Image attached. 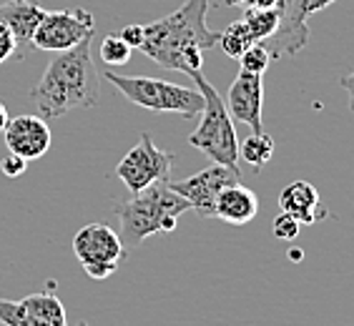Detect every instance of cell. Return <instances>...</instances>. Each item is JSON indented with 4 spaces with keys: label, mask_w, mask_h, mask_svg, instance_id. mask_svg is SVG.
Returning a JSON list of instances; mask_svg holds the SVG:
<instances>
[{
    "label": "cell",
    "mask_w": 354,
    "mask_h": 326,
    "mask_svg": "<svg viewBox=\"0 0 354 326\" xmlns=\"http://www.w3.org/2000/svg\"><path fill=\"white\" fill-rule=\"evenodd\" d=\"M118 35H121V41L126 43L131 50H133V48H141V43H143V26H138V23H131V26L121 28V30H118Z\"/></svg>",
    "instance_id": "26"
},
{
    "label": "cell",
    "mask_w": 354,
    "mask_h": 326,
    "mask_svg": "<svg viewBox=\"0 0 354 326\" xmlns=\"http://www.w3.org/2000/svg\"><path fill=\"white\" fill-rule=\"evenodd\" d=\"M95 33V18L86 8L46 10L41 26L35 28L30 46L46 53H63L78 43L91 41Z\"/></svg>",
    "instance_id": "7"
},
{
    "label": "cell",
    "mask_w": 354,
    "mask_h": 326,
    "mask_svg": "<svg viewBox=\"0 0 354 326\" xmlns=\"http://www.w3.org/2000/svg\"><path fill=\"white\" fill-rule=\"evenodd\" d=\"M191 78L196 83L198 93L204 95V111H201L198 128L189 136V143L201 153H206L214 163L239 171V141L224 98L216 93L212 83L206 81L201 70L191 73Z\"/></svg>",
    "instance_id": "4"
},
{
    "label": "cell",
    "mask_w": 354,
    "mask_h": 326,
    "mask_svg": "<svg viewBox=\"0 0 354 326\" xmlns=\"http://www.w3.org/2000/svg\"><path fill=\"white\" fill-rule=\"evenodd\" d=\"M269 63H272V55H269V50H266L261 43H254V46H249L241 53V58H239V66H241V70H246V73H254V75H264L266 70H269Z\"/></svg>",
    "instance_id": "21"
},
{
    "label": "cell",
    "mask_w": 354,
    "mask_h": 326,
    "mask_svg": "<svg viewBox=\"0 0 354 326\" xmlns=\"http://www.w3.org/2000/svg\"><path fill=\"white\" fill-rule=\"evenodd\" d=\"M274 148H277V143H274L272 136H266L264 131L261 133H252L239 146V161H246L254 169H261V166L272 161Z\"/></svg>",
    "instance_id": "17"
},
{
    "label": "cell",
    "mask_w": 354,
    "mask_h": 326,
    "mask_svg": "<svg viewBox=\"0 0 354 326\" xmlns=\"http://www.w3.org/2000/svg\"><path fill=\"white\" fill-rule=\"evenodd\" d=\"M0 324L3 326H46L35 319V316H30V314L23 309L21 301H8V299H0Z\"/></svg>",
    "instance_id": "22"
},
{
    "label": "cell",
    "mask_w": 354,
    "mask_h": 326,
    "mask_svg": "<svg viewBox=\"0 0 354 326\" xmlns=\"http://www.w3.org/2000/svg\"><path fill=\"white\" fill-rule=\"evenodd\" d=\"M103 75L118 93L146 111L176 113L181 118L201 116L204 111V95L196 88H186L161 78H146V75H118L113 70H106Z\"/></svg>",
    "instance_id": "5"
},
{
    "label": "cell",
    "mask_w": 354,
    "mask_h": 326,
    "mask_svg": "<svg viewBox=\"0 0 354 326\" xmlns=\"http://www.w3.org/2000/svg\"><path fill=\"white\" fill-rule=\"evenodd\" d=\"M101 61L106 66H126L131 61V48L121 41L118 33H111L101 43Z\"/></svg>",
    "instance_id": "20"
},
{
    "label": "cell",
    "mask_w": 354,
    "mask_h": 326,
    "mask_svg": "<svg viewBox=\"0 0 354 326\" xmlns=\"http://www.w3.org/2000/svg\"><path fill=\"white\" fill-rule=\"evenodd\" d=\"M299 229H301L299 221H297V218H292L289 213H284V211L274 218V224H272L274 236L281 238V241H294V238L299 236Z\"/></svg>",
    "instance_id": "23"
},
{
    "label": "cell",
    "mask_w": 354,
    "mask_h": 326,
    "mask_svg": "<svg viewBox=\"0 0 354 326\" xmlns=\"http://www.w3.org/2000/svg\"><path fill=\"white\" fill-rule=\"evenodd\" d=\"M30 95L46 121L78 108H95L101 98V75L93 66L91 41L55 53Z\"/></svg>",
    "instance_id": "2"
},
{
    "label": "cell",
    "mask_w": 354,
    "mask_h": 326,
    "mask_svg": "<svg viewBox=\"0 0 354 326\" xmlns=\"http://www.w3.org/2000/svg\"><path fill=\"white\" fill-rule=\"evenodd\" d=\"M259 213V196L241 181L226 186L216 198V218L232 226H244Z\"/></svg>",
    "instance_id": "15"
},
{
    "label": "cell",
    "mask_w": 354,
    "mask_h": 326,
    "mask_svg": "<svg viewBox=\"0 0 354 326\" xmlns=\"http://www.w3.org/2000/svg\"><path fill=\"white\" fill-rule=\"evenodd\" d=\"M277 6H279V0H241L244 10H269Z\"/></svg>",
    "instance_id": "28"
},
{
    "label": "cell",
    "mask_w": 354,
    "mask_h": 326,
    "mask_svg": "<svg viewBox=\"0 0 354 326\" xmlns=\"http://www.w3.org/2000/svg\"><path fill=\"white\" fill-rule=\"evenodd\" d=\"M23 309H26L30 316L41 321L46 326H68V319H66V306L63 301L55 296V294L48 291H38L30 294L26 299H21Z\"/></svg>",
    "instance_id": "16"
},
{
    "label": "cell",
    "mask_w": 354,
    "mask_h": 326,
    "mask_svg": "<svg viewBox=\"0 0 354 326\" xmlns=\"http://www.w3.org/2000/svg\"><path fill=\"white\" fill-rule=\"evenodd\" d=\"M6 123H8V111H6V106L0 103V133H3V128H6Z\"/></svg>",
    "instance_id": "30"
},
{
    "label": "cell",
    "mask_w": 354,
    "mask_h": 326,
    "mask_svg": "<svg viewBox=\"0 0 354 326\" xmlns=\"http://www.w3.org/2000/svg\"><path fill=\"white\" fill-rule=\"evenodd\" d=\"M113 211L121 221V241L138 246L153 233L176 231L178 218L191 211V206L184 196H178L171 189L169 181H158L133 193L129 201L116 204Z\"/></svg>",
    "instance_id": "3"
},
{
    "label": "cell",
    "mask_w": 354,
    "mask_h": 326,
    "mask_svg": "<svg viewBox=\"0 0 354 326\" xmlns=\"http://www.w3.org/2000/svg\"><path fill=\"white\" fill-rule=\"evenodd\" d=\"M43 15H46V10L35 3H28V0H10V3L0 6V26H6L15 38L18 58H23L30 48L35 28L41 26Z\"/></svg>",
    "instance_id": "14"
},
{
    "label": "cell",
    "mask_w": 354,
    "mask_h": 326,
    "mask_svg": "<svg viewBox=\"0 0 354 326\" xmlns=\"http://www.w3.org/2000/svg\"><path fill=\"white\" fill-rule=\"evenodd\" d=\"M226 6H236V8H241V0H226Z\"/></svg>",
    "instance_id": "32"
},
{
    "label": "cell",
    "mask_w": 354,
    "mask_h": 326,
    "mask_svg": "<svg viewBox=\"0 0 354 326\" xmlns=\"http://www.w3.org/2000/svg\"><path fill=\"white\" fill-rule=\"evenodd\" d=\"M279 209L297 218L301 226L319 224L329 216L327 206H322L319 191L309 181H292L289 186H284L279 193Z\"/></svg>",
    "instance_id": "13"
},
{
    "label": "cell",
    "mask_w": 354,
    "mask_h": 326,
    "mask_svg": "<svg viewBox=\"0 0 354 326\" xmlns=\"http://www.w3.org/2000/svg\"><path fill=\"white\" fill-rule=\"evenodd\" d=\"M26 169H28V161L21 156H15V153H8V156H3V161H0V171H3V176H8V178L23 176Z\"/></svg>",
    "instance_id": "24"
},
{
    "label": "cell",
    "mask_w": 354,
    "mask_h": 326,
    "mask_svg": "<svg viewBox=\"0 0 354 326\" xmlns=\"http://www.w3.org/2000/svg\"><path fill=\"white\" fill-rule=\"evenodd\" d=\"M339 86H342L344 90H347V95H349V108L354 111V70H352L349 75H342Z\"/></svg>",
    "instance_id": "29"
},
{
    "label": "cell",
    "mask_w": 354,
    "mask_h": 326,
    "mask_svg": "<svg viewBox=\"0 0 354 326\" xmlns=\"http://www.w3.org/2000/svg\"><path fill=\"white\" fill-rule=\"evenodd\" d=\"M224 103L232 121L249 126L252 133H261V116H264V78L261 75L239 70Z\"/></svg>",
    "instance_id": "10"
},
{
    "label": "cell",
    "mask_w": 354,
    "mask_h": 326,
    "mask_svg": "<svg viewBox=\"0 0 354 326\" xmlns=\"http://www.w3.org/2000/svg\"><path fill=\"white\" fill-rule=\"evenodd\" d=\"M206 13L209 0H186L171 15L143 26L138 50L166 70L196 73L204 66V53L218 43V33L206 26Z\"/></svg>",
    "instance_id": "1"
},
{
    "label": "cell",
    "mask_w": 354,
    "mask_h": 326,
    "mask_svg": "<svg viewBox=\"0 0 354 326\" xmlns=\"http://www.w3.org/2000/svg\"><path fill=\"white\" fill-rule=\"evenodd\" d=\"M174 161H176V153L161 151L149 133H143L141 141L118 161L116 176L121 178V184L126 186V189L131 191V196H133L138 191L149 189L151 184L171 181Z\"/></svg>",
    "instance_id": "8"
},
{
    "label": "cell",
    "mask_w": 354,
    "mask_h": 326,
    "mask_svg": "<svg viewBox=\"0 0 354 326\" xmlns=\"http://www.w3.org/2000/svg\"><path fill=\"white\" fill-rule=\"evenodd\" d=\"M244 26L254 43H266L279 28V8L269 10H244Z\"/></svg>",
    "instance_id": "18"
},
{
    "label": "cell",
    "mask_w": 354,
    "mask_h": 326,
    "mask_svg": "<svg viewBox=\"0 0 354 326\" xmlns=\"http://www.w3.org/2000/svg\"><path fill=\"white\" fill-rule=\"evenodd\" d=\"M18 53V46H15V38L10 35L6 26H0V66L6 61H10L13 55Z\"/></svg>",
    "instance_id": "25"
},
{
    "label": "cell",
    "mask_w": 354,
    "mask_h": 326,
    "mask_svg": "<svg viewBox=\"0 0 354 326\" xmlns=\"http://www.w3.org/2000/svg\"><path fill=\"white\" fill-rule=\"evenodd\" d=\"M334 0H299V10H301V15L309 21V15H314V13H319V10H324L327 6H332Z\"/></svg>",
    "instance_id": "27"
},
{
    "label": "cell",
    "mask_w": 354,
    "mask_h": 326,
    "mask_svg": "<svg viewBox=\"0 0 354 326\" xmlns=\"http://www.w3.org/2000/svg\"><path fill=\"white\" fill-rule=\"evenodd\" d=\"M3 138L10 153L26 158V161H38L48 153L53 133L48 128V121L41 116H15L8 118Z\"/></svg>",
    "instance_id": "11"
},
{
    "label": "cell",
    "mask_w": 354,
    "mask_h": 326,
    "mask_svg": "<svg viewBox=\"0 0 354 326\" xmlns=\"http://www.w3.org/2000/svg\"><path fill=\"white\" fill-rule=\"evenodd\" d=\"M279 28L261 46L272 58H286L304 50L309 43V23L299 10V0H279Z\"/></svg>",
    "instance_id": "12"
},
{
    "label": "cell",
    "mask_w": 354,
    "mask_h": 326,
    "mask_svg": "<svg viewBox=\"0 0 354 326\" xmlns=\"http://www.w3.org/2000/svg\"><path fill=\"white\" fill-rule=\"evenodd\" d=\"M289 256H292V261H301V251H299V249H292V253H289Z\"/></svg>",
    "instance_id": "31"
},
{
    "label": "cell",
    "mask_w": 354,
    "mask_h": 326,
    "mask_svg": "<svg viewBox=\"0 0 354 326\" xmlns=\"http://www.w3.org/2000/svg\"><path fill=\"white\" fill-rule=\"evenodd\" d=\"M216 46H221V50H224L229 58L239 61L246 48L254 46V41H252V35H249V30H246L244 21H236V23H232V26L226 28V30H221V33H218Z\"/></svg>",
    "instance_id": "19"
},
{
    "label": "cell",
    "mask_w": 354,
    "mask_h": 326,
    "mask_svg": "<svg viewBox=\"0 0 354 326\" xmlns=\"http://www.w3.org/2000/svg\"><path fill=\"white\" fill-rule=\"evenodd\" d=\"M73 253L91 279H109L126 258V246L111 226L88 224L73 236Z\"/></svg>",
    "instance_id": "6"
},
{
    "label": "cell",
    "mask_w": 354,
    "mask_h": 326,
    "mask_svg": "<svg viewBox=\"0 0 354 326\" xmlns=\"http://www.w3.org/2000/svg\"><path fill=\"white\" fill-rule=\"evenodd\" d=\"M78 326H91L88 321H78Z\"/></svg>",
    "instance_id": "33"
},
{
    "label": "cell",
    "mask_w": 354,
    "mask_h": 326,
    "mask_svg": "<svg viewBox=\"0 0 354 326\" xmlns=\"http://www.w3.org/2000/svg\"><path fill=\"white\" fill-rule=\"evenodd\" d=\"M241 171H234L229 166L214 163L209 169L198 171L194 176L184 178V181H169V186L176 191L178 196H184L189 201L191 211H196L201 218H216V198L218 193L239 181Z\"/></svg>",
    "instance_id": "9"
}]
</instances>
